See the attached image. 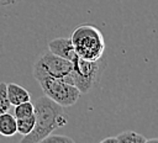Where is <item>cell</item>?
<instances>
[{
	"instance_id": "4",
	"label": "cell",
	"mask_w": 158,
	"mask_h": 143,
	"mask_svg": "<svg viewBox=\"0 0 158 143\" xmlns=\"http://www.w3.org/2000/svg\"><path fill=\"white\" fill-rule=\"evenodd\" d=\"M73 62L64 59L52 52H43L32 67V74L36 80L42 78H56L64 79L73 84L72 81ZM74 85V84H73Z\"/></svg>"
},
{
	"instance_id": "9",
	"label": "cell",
	"mask_w": 158,
	"mask_h": 143,
	"mask_svg": "<svg viewBox=\"0 0 158 143\" xmlns=\"http://www.w3.org/2000/svg\"><path fill=\"white\" fill-rule=\"evenodd\" d=\"M117 143H147V138L135 131H125L116 136Z\"/></svg>"
},
{
	"instance_id": "6",
	"label": "cell",
	"mask_w": 158,
	"mask_h": 143,
	"mask_svg": "<svg viewBox=\"0 0 158 143\" xmlns=\"http://www.w3.org/2000/svg\"><path fill=\"white\" fill-rule=\"evenodd\" d=\"M48 51L70 62L78 58V54L73 47L70 37H58V38L52 39L48 43Z\"/></svg>"
},
{
	"instance_id": "8",
	"label": "cell",
	"mask_w": 158,
	"mask_h": 143,
	"mask_svg": "<svg viewBox=\"0 0 158 143\" xmlns=\"http://www.w3.org/2000/svg\"><path fill=\"white\" fill-rule=\"evenodd\" d=\"M17 133L16 117L11 113L4 112L0 115V134L4 137H12Z\"/></svg>"
},
{
	"instance_id": "7",
	"label": "cell",
	"mask_w": 158,
	"mask_h": 143,
	"mask_svg": "<svg viewBox=\"0 0 158 143\" xmlns=\"http://www.w3.org/2000/svg\"><path fill=\"white\" fill-rule=\"evenodd\" d=\"M6 88H7V96H9L11 105L16 106L21 102L31 100L30 92L25 88H22L21 85H19L16 83H10V84H7Z\"/></svg>"
},
{
	"instance_id": "5",
	"label": "cell",
	"mask_w": 158,
	"mask_h": 143,
	"mask_svg": "<svg viewBox=\"0 0 158 143\" xmlns=\"http://www.w3.org/2000/svg\"><path fill=\"white\" fill-rule=\"evenodd\" d=\"M37 81L40 83L44 95H47L49 99H52L63 107H69L74 105L81 95L75 85L64 79L42 78Z\"/></svg>"
},
{
	"instance_id": "1",
	"label": "cell",
	"mask_w": 158,
	"mask_h": 143,
	"mask_svg": "<svg viewBox=\"0 0 158 143\" xmlns=\"http://www.w3.org/2000/svg\"><path fill=\"white\" fill-rule=\"evenodd\" d=\"M35 127L25 137L21 143H40L44 137L54 129L64 127L68 123L64 107L49 99L47 95L40 96L35 102Z\"/></svg>"
},
{
	"instance_id": "12",
	"label": "cell",
	"mask_w": 158,
	"mask_h": 143,
	"mask_svg": "<svg viewBox=\"0 0 158 143\" xmlns=\"http://www.w3.org/2000/svg\"><path fill=\"white\" fill-rule=\"evenodd\" d=\"M7 84L4 81H0V115L4 112H7L11 107V102L7 96Z\"/></svg>"
},
{
	"instance_id": "3",
	"label": "cell",
	"mask_w": 158,
	"mask_h": 143,
	"mask_svg": "<svg viewBox=\"0 0 158 143\" xmlns=\"http://www.w3.org/2000/svg\"><path fill=\"white\" fill-rule=\"evenodd\" d=\"M105 68L106 60L104 58L99 60H88L78 57L73 60L72 81L81 94H88L99 84Z\"/></svg>"
},
{
	"instance_id": "13",
	"label": "cell",
	"mask_w": 158,
	"mask_h": 143,
	"mask_svg": "<svg viewBox=\"0 0 158 143\" xmlns=\"http://www.w3.org/2000/svg\"><path fill=\"white\" fill-rule=\"evenodd\" d=\"M42 143H74V139H72L70 137L67 136H60V134H48L47 137H44L42 141Z\"/></svg>"
},
{
	"instance_id": "2",
	"label": "cell",
	"mask_w": 158,
	"mask_h": 143,
	"mask_svg": "<svg viewBox=\"0 0 158 143\" xmlns=\"http://www.w3.org/2000/svg\"><path fill=\"white\" fill-rule=\"evenodd\" d=\"M70 39L78 57L88 60H99L102 58L105 39L98 27L90 23H83L72 32Z\"/></svg>"
},
{
	"instance_id": "10",
	"label": "cell",
	"mask_w": 158,
	"mask_h": 143,
	"mask_svg": "<svg viewBox=\"0 0 158 143\" xmlns=\"http://www.w3.org/2000/svg\"><path fill=\"white\" fill-rule=\"evenodd\" d=\"M33 115H35V106H33V102H31V100L21 102V104L15 106L14 116L16 117V120L26 118V117H30V116H33Z\"/></svg>"
},
{
	"instance_id": "11",
	"label": "cell",
	"mask_w": 158,
	"mask_h": 143,
	"mask_svg": "<svg viewBox=\"0 0 158 143\" xmlns=\"http://www.w3.org/2000/svg\"><path fill=\"white\" fill-rule=\"evenodd\" d=\"M16 123H17V134H20L21 137H25L35 127V115L26 118H19L16 120Z\"/></svg>"
},
{
	"instance_id": "14",
	"label": "cell",
	"mask_w": 158,
	"mask_h": 143,
	"mask_svg": "<svg viewBox=\"0 0 158 143\" xmlns=\"http://www.w3.org/2000/svg\"><path fill=\"white\" fill-rule=\"evenodd\" d=\"M107 142L117 143V138H116V137H107V138H104V139L101 141V143H107Z\"/></svg>"
},
{
	"instance_id": "15",
	"label": "cell",
	"mask_w": 158,
	"mask_h": 143,
	"mask_svg": "<svg viewBox=\"0 0 158 143\" xmlns=\"http://www.w3.org/2000/svg\"><path fill=\"white\" fill-rule=\"evenodd\" d=\"M17 0H0V4L4 5V6H7V5H12L15 4Z\"/></svg>"
}]
</instances>
